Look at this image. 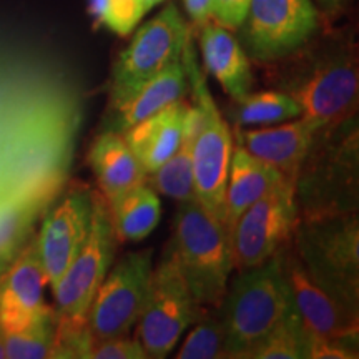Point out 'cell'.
<instances>
[{
	"label": "cell",
	"mask_w": 359,
	"mask_h": 359,
	"mask_svg": "<svg viewBox=\"0 0 359 359\" xmlns=\"http://www.w3.org/2000/svg\"><path fill=\"white\" fill-rule=\"evenodd\" d=\"M293 306L278 255L258 266L238 271L218 306L226 358L246 359Z\"/></svg>",
	"instance_id": "7a4b0ae2"
},
{
	"label": "cell",
	"mask_w": 359,
	"mask_h": 359,
	"mask_svg": "<svg viewBox=\"0 0 359 359\" xmlns=\"http://www.w3.org/2000/svg\"><path fill=\"white\" fill-rule=\"evenodd\" d=\"M344 0H316L318 6L320 7L323 12H327V13H334L339 11V7L343 6Z\"/></svg>",
	"instance_id": "d6a6232c"
},
{
	"label": "cell",
	"mask_w": 359,
	"mask_h": 359,
	"mask_svg": "<svg viewBox=\"0 0 359 359\" xmlns=\"http://www.w3.org/2000/svg\"><path fill=\"white\" fill-rule=\"evenodd\" d=\"M298 222L294 180H285L245 210L230 230L233 269L258 266L290 243Z\"/></svg>",
	"instance_id": "7c38bea8"
},
{
	"label": "cell",
	"mask_w": 359,
	"mask_h": 359,
	"mask_svg": "<svg viewBox=\"0 0 359 359\" xmlns=\"http://www.w3.org/2000/svg\"><path fill=\"white\" fill-rule=\"evenodd\" d=\"M57 318L52 316L39 325L13 333H4L6 358L8 359H42L52 358L55 343Z\"/></svg>",
	"instance_id": "83f0119b"
},
{
	"label": "cell",
	"mask_w": 359,
	"mask_h": 359,
	"mask_svg": "<svg viewBox=\"0 0 359 359\" xmlns=\"http://www.w3.org/2000/svg\"><path fill=\"white\" fill-rule=\"evenodd\" d=\"M161 2H165V0H143V6H145L147 12H150L151 8L156 7V6H158V4H161Z\"/></svg>",
	"instance_id": "836d02e7"
},
{
	"label": "cell",
	"mask_w": 359,
	"mask_h": 359,
	"mask_svg": "<svg viewBox=\"0 0 359 359\" xmlns=\"http://www.w3.org/2000/svg\"><path fill=\"white\" fill-rule=\"evenodd\" d=\"M188 85L191 87L196 109V132L193 140V183L195 200L223 222L224 188L233 154L230 125L215 103L206 79L196 60L191 37L183 48Z\"/></svg>",
	"instance_id": "5b68a950"
},
{
	"label": "cell",
	"mask_w": 359,
	"mask_h": 359,
	"mask_svg": "<svg viewBox=\"0 0 359 359\" xmlns=\"http://www.w3.org/2000/svg\"><path fill=\"white\" fill-rule=\"evenodd\" d=\"M285 180L288 178L278 170L251 156L241 147L233 145L223 198V224L228 233L245 210L268 195L273 188L281 185Z\"/></svg>",
	"instance_id": "44dd1931"
},
{
	"label": "cell",
	"mask_w": 359,
	"mask_h": 359,
	"mask_svg": "<svg viewBox=\"0 0 359 359\" xmlns=\"http://www.w3.org/2000/svg\"><path fill=\"white\" fill-rule=\"evenodd\" d=\"M238 40L246 55L262 64L294 55L320 30L313 0H251Z\"/></svg>",
	"instance_id": "30bf717a"
},
{
	"label": "cell",
	"mask_w": 359,
	"mask_h": 359,
	"mask_svg": "<svg viewBox=\"0 0 359 359\" xmlns=\"http://www.w3.org/2000/svg\"><path fill=\"white\" fill-rule=\"evenodd\" d=\"M6 358V343H4V333L0 330V359Z\"/></svg>",
	"instance_id": "e575fe53"
},
{
	"label": "cell",
	"mask_w": 359,
	"mask_h": 359,
	"mask_svg": "<svg viewBox=\"0 0 359 359\" xmlns=\"http://www.w3.org/2000/svg\"><path fill=\"white\" fill-rule=\"evenodd\" d=\"M190 107V103L182 98L122 133L147 175L154 173L177 151Z\"/></svg>",
	"instance_id": "ac0fdd59"
},
{
	"label": "cell",
	"mask_w": 359,
	"mask_h": 359,
	"mask_svg": "<svg viewBox=\"0 0 359 359\" xmlns=\"http://www.w3.org/2000/svg\"><path fill=\"white\" fill-rule=\"evenodd\" d=\"M47 276L40 264L35 238L24 245L0 275V330L13 333L55 316L45 304Z\"/></svg>",
	"instance_id": "9a60e30c"
},
{
	"label": "cell",
	"mask_w": 359,
	"mask_h": 359,
	"mask_svg": "<svg viewBox=\"0 0 359 359\" xmlns=\"http://www.w3.org/2000/svg\"><path fill=\"white\" fill-rule=\"evenodd\" d=\"M93 191L72 188L55 198L45 212L35 246L48 286L53 290L79 255L92 222Z\"/></svg>",
	"instance_id": "4fadbf2b"
},
{
	"label": "cell",
	"mask_w": 359,
	"mask_h": 359,
	"mask_svg": "<svg viewBox=\"0 0 359 359\" xmlns=\"http://www.w3.org/2000/svg\"><path fill=\"white\" fill-rule=\"evenodd\" d=\"M200 50L205 70L222 85L231 100H240L253 90L250 57L230 29L215 20L200 25Z\"/></svg>",
	"instance_id": "e0dca14e"
},
{
	"label": "cell",
	"mask_w": 359,
	"mask_h": 359,
	"mask_svg": "<svg viewBox=\"0 0 359 359\" xmlns=\"http://www.w3.org/2000/svg\"><path fill=\"white\" fill-rule=\"evenodd\" d=\"M309 341L311 331L293 306L246 354V359H309Z\"/></svg>",
	"instance_id": "d4e9b609"
},
{
	"label": "cell",
	"mask_w": 359,
	"mask_h": 359,
	"mask_svg": "<svg viewBox=\"0 0 359 359\" xmlns=\"http://www.w3.org/2000/svg\"><path fill=\"white\" fill-rule=\"evenodd\" d=\"M250 2L251 0H213L212 20L226 29L236 30L245 19Z\"/></svg>",
	"instance_id": "4dcf8cb0"
},
{
	"label": "cell",
	"mask_w": 359,
	"mask_h": 359,
	"mask_svg": "<svg viewBox=\"0 0 359 359\" xmlns=\"http://www.w3.org/2000/svg\"><path fill=\"white\" fill-rule=\"evenodd\" d=\"M280 90L302 107L314 132L333 127L356 111L359 75L351 47L333 45L302 62Z\"/></svg>",
	"instance_id": "8992f818"
},
{
	"label": "cell",
	"mask_w": 359,
	"mask_h": 359,
	"mask_svg": "<svg viewBox=\"0 0 359 359\" xmlns=\"http://www.w3.org/2000/svg\"><path fill=\"white\" fill-rule=\"evenodd\" d=\"M88 359H148V356L140 341L125 334L93 341Z\"/></svg>",
	"instance_id": "f546056e"
},
{
	"label": "cell",
	"mask_w": 359,
	"mask_h": 359,
	"mask_svg": "<svg viewBox=\"0 0 359 359\" xmlns=\"http://www.w3.org/2000/svg\"><path fill=\"white\" fill-rule=\"evenodd\" d=\"M42 205L22 198L0 200V259L11 263L32 233Z\"/></svg>",
	"instance_id": "484cf974"
},
{
	"label": "cell",
	"mask_w": 359,
	"mask_h": 359,
	"mask_svg": "<svg viewBox=\"0 0 359 359\" xmlns=\"http://www.w3.org/2000/svg\"><path fill=\"white\" fill-rule=\"evenodd\" d=\"M212 6L213 0H183L188 17L196 25H203L205 22L212 20Z\"/></svg>",
	"instance_id": "1f68e13d"
},
{
	"label": "cell",
	"mask_w": 359,
	"mask_h": 359,
	"mask_svg": "<svg viewBox=\"0 0 359 359\" xmlns=\"http://www.w3.org/2000/svg\"><path fill=\"white\" fill-rule=\"evenodd\" d=\"M154 276V250L132 251L109 269L88 308L93 341L125 336L140 320Z\"/></svg>",
	"instance_id": "8fae6325"
},
{
	"label": "cell",
	"mask_w": 359,
	"mask_h": 359,
	"mask_svg": "<svg viewBox=\"0 0 359 359\" xmlns=\"http://www.w3.org/2000/svg\"><path fill=\"white\" fill-rule=\"evenodd\" d=\"M201 308L193 298L185 276L170 243L163 258L154 269L150 293L135 338L148 358L163 359L173 351L180 338L200 316Z\"/></svg>",
	"instance_id": "9c48e42d"
},
{
	"label": "cell",
	"mask_w": 359,
	"mask_h": 359,
	"mask_svg": "<svg viewBox=\"0 0 359 359\" xmlns=\"http://www.w3.org/2000/svg\"><path fill=\"white\" fill-rule=\"evenodd\" d=\"M88 4L98 24L120 37L132 34L147 13L143 0H88Z\"/></svg>",
	"instance_id": "f1b7e54d"
},
{
	"label": "cell",
	"mask_w": 359,
	"mask_h": 359,
	"mask_svg": "<svg viewBox=\"0 0 359 359\" xmlns=\"http://www.w3.org/2000/svg\"><path fill=\"white\" fill-rule=\"evenodd\" d=\"M193 330L183 339L178 359H218L224 353V330L218 308L203 306L200 316L193 323Z\"/></svg>",
	"instance_id": "4316f807"
},
{
	"label": "cell",
	"mask_w": 359,
	"mask_h": 359,
	"mask_svg": "<svg viewBox=\"0 0 359 359\" xmlns=\"http://www.w3.org/2000/svg\"><path fill=\"white\" fill-rule=\"evenodd\" d=\"M196 132V109L195 105L188 110L182 142L177 151L156 168L148 173L145 183L150 188L177 201L195 200V183H193V140Z\"/></svg>",
	"instance_id": "603a6c76"
},
{
	"label": "cell",
	"mask_w": 359,
	"mask_h": 359,
	"mask_svg": "<svg viewBox=\"0 0 359 359\" xmlns=\"http://www.w3.org/2000/svg\"><path fill=\"white\" fill-rule=\"evenodd\" d=\"M228 116L235 128L271 127L302 116V107L283 90L250 92L235 102Z\"/></svg>",
	"instance_id": "cb8c5ba5"
},
{
	"label": "cell",
	"mask_w": 359,
	"mask_h": 359,
	"mask_svg": "<svg viewBox=\"0 0 359 359\" xmlns=\"http://www.w3.org/2000/svg\"><path fill=\"white\" fill-rule=\"evenodd\" d=\"M109 212L116 240L122 243H137L150 236L158 226L161 201L154 188L142 183L110 203Z\"/></svg>",
	"instance_id": "7402d4cb"
},
{
	"label": "cell",
	"mask_w": 359,
	"mask_h": 359,
	"mask_svg": "<svg viewBox=\"0 0 359 359\" xmlns=\"http://www.w3.org/2000/svg\"><path fill=\"white\" fill-rule=\"evenodd\" d=\"M294 306L313 334L326 339L358 341V313L321 288L296 253L293 241L278 253Z\"/></svg>",
	"instance_id": "5bb4252c"
},
{
	"label": "cell",
	"mask_w": 359,
	"mask_h": 359,
	"mask_svg": "<svg viewBox=\"0 0 359 359\" xmlns=\"http://www.w3.org/2000/svg\"><path fill=\"white\" fill-rule=\"evenodd\" d=\"M190 37L187 22L175 4L145 22L111 69L110 109L122 105L143 83L178 62Z\"/></svg>",
	"instance_id": "ba28073f"
},
{
	"label": "cell",
	"mask_w": 359,
	"mask_h": 359,
	"mask_svg": "<svg viewBox=\"0 0 359 359\" xmlns=\"http://www.w3.org/2000/svg\"><path fill=\"white\" fill-rule=\"evenodd\" d=\"M115 241L109 205L100 193H93L92 222L85 243L52 290L58 333L87 330L88 308L114 263Z\"/></svg>",
	"instance_id": "52a82bcc"
},
{
	"label": "cell",
	"mask_w": 359,
	"mask_h": 359,
	"mask_svg": "<svg viewBox=\"0 0 359 359\" xmlns=\"http://www.w3.org/2000/svg\"><path fill=\"white\" fill-rule=\"evenodd\" d=\"M231 133L235 145L294 182L316 135L303 116L276 127L235 128Z\"/></svg>",
	"instance_id": "2e32d148"
},
{
	"label": "cell",
	"mask_w": 359,
	"mask_h": 359,
	"mask_svg": "<svg viewBox=\"0 0 359 359\" xmlns=\"http://www.w3.org/2000/svg\"><path fill=\"white\" fill-rule=\"evenodd\" d=\"M8 266V263H6V262H2V259H0V275H2L4 271H6V268Z\"/></svg>",
	"instance_id": "d590c367"
},
{
	"label": "cell",
	"mask_w": 359,
	"mask_h": 359,
	"mask_svg": "<svg viewBox=\"0 0 359 359\" xmlns=\"http://www.w3.org/2000/svg\"><path fill=\"white\" fill-rule=\"evenodd\" d=\"M188 88V77L182 58L175 62L158 75L143 83L127 102L109 109L103 130L115 133H125L135 123L142 122L147 116L156 114L173 102L185 98Z\"/></svg>",
	"instance_id": "d6986e66"
},
{
	"label": "cell",
	"mask_w": 359,
	"mask_h": 359,
	"mask_svg": "<svg viewBox=\"0 0 359 359\" xmlns=\"http://www.w3.org/2000/svg\"><path fill=\"white\" fill-rule=\"evenodd\" d=\"M291 241L321 288L336 302L358 313L359 223L356 210L298 218Z\"/></svg>",
	"instance_id": "3957f363"
},
{
	"label": "cell",
	"mask_w": 359,
	"mask_h": 359,
	"mask_svg": "<svg viewBox=\"0 0 359 359\" xmlns=\"http://www.w3.org/2000/svg\"><path fill=\"white\" fill-rule=\"evenodd\" d=\"M170 246L195 302L218 308L233 271L230 233L222 219L196 200L180 201Z\"/></svg>",
	"instance_id": "277c9868"
},
{
	"label": "cell",
	"mask_w": 359,
	"mask_h": 359,
	"mask_svg": "<svg viewBox=\"0 0 359 359\" xmlns=\"http://www.w3.org/2000/svg\"><path fill=\"white\" fill-rule=\"evenodd\" d=\"M294 190L298 218L356 210V116L316 132L296 177Z\"/></svg>",
	"instance_id": "6da1fadb"
},
{
	"label": "cell",
	"mask_w": 359,
	"mask_h": 359,
	"mask_svg": "<svg viewBox=\"0 0 359 359\" xmlns=\"http://www.w3.org/2000/svg\"><path fill=\"white\" fill-rule=\"evenodd\" d=\"M87 160L107 205L145 183L147 173L120 133L102 130L90 145Z\"/></svg>",
	"instance_id": "ffe728a7"
}]
</instances>
